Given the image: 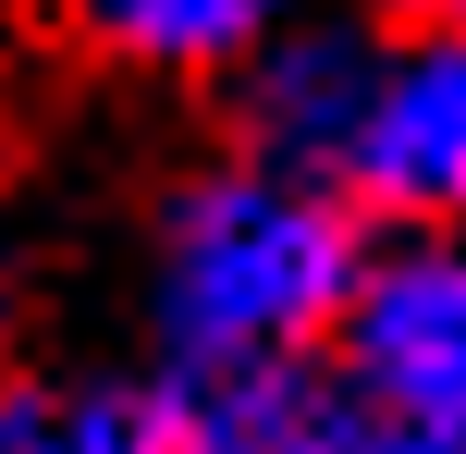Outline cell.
<instances>
[{
	"instance_id": "6da1fadb",
	"label": "cell",
	"mask_w": 466,
	"mask_h": 454,
	"mask_svg": "<svg viewBox=\"0 0 466 454\" xmlns=\"http://www.w3.org/2000/svg\"><path fill=\"white\" fill-rule=\"evenodd\" d=\"M356 209L331 185H295L270 160L197 172L160 234V344L197 393L295 381L307 344L344 332L356 308Z\"/></svg>"
},
{
	"instance_id": "7a4b0ae2",
	"label": "cell",
	"mask_w": 466,
	"mask_h": 454,
	"mask_svg": "<svg viewBox=\"0 0 466 454\" xmlns=\"http://www.w3.org/2000/svg\"><path fill=\"white\" fill-rule=\"evenodd\" d=\"M331 344H344V393L369 418L466 454V234H418L369 258Z\"/></svg>"
},
{
	"instance_id": "3957f363",
	"label": "cell",
	"mask_w": 466,
	"mask_h": 454,
	"mask_svg": "<svg viewBox=\"0 0 466 454\" xmlns=\"http://www.w3.org/2000/svg\"><path fill=\"white\" fill-rule=\"evenodd\" d=\"M331 197L393 209V221H418V234H466V13L418 25V37H380L369 111H356V136H344Z\"/></svg>"
},
{
	"instance_id": "277c9868",
	"label": "cell",
	"mask_w": 466,
	"mask_h": 454,
	"mask_svg": "<svg viewBox=\"0 0 466 454\" xmlns=\"http://www.w3.org/2000/svg\"><path fill=\"white\" fill-rule=\"evenodd\" d=\"M369 62H380V37H356V25L270 37V49H258V86H246V111H258V160L295 172V185H331V172H344L356 111H369Z\"/></svg>"
},
{
	"instance_id": "5b68a950",
	"label": "cell",
	"mask_w": 466,
	"mask_h": 454,
	"mask_svg": "<svg viewBox=\"0 0 466 454\" xmlns=\"http://www.w3.org/2000/svg\"><path fill=\"white\" fill-rule=\"evenodd\" d=\"M172 454H454V442L369 418L344 381H246V393H197L172 418Z\"/></svg>"
},
{
	"instance_id": "8992f818",
	"label": "cell",
	"mask_w": 466,
	"mask_h": 454,
	"mask_svg": "<svg viewBox=\"0 0 466 454\" xmlns=\"http://www.w3.org/2000/svg\"><path fill=\"white\" fill-rule=\"evenodd\" d=\"M74 37L111 49V62H147V74H197V62H258L270 25L246 0H98Z\"/></svg>"
},
{
	"instance_id": "52a82bcc",
	"label": "cell",
	"mask_w": 466,
	"mask_h": 454,
	"mask_svg": "<svg viewBox=\"0 0 466 454\" xmlns=\"http://www.w3.org/2000/svg\"><path fill=\"white\" fill-rule=\"evenodd\" d=\"M0 454H172V406H136V393H0Z\"/></svg>"
}]
</instances>
